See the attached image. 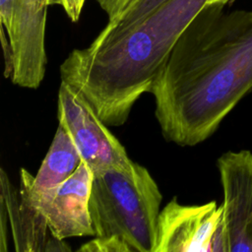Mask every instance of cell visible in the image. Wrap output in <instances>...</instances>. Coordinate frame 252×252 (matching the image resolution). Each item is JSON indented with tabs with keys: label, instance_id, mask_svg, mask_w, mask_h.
<instances>
[{
	"label": "cell",
	"instance_id": "1",
	"mask_svg": "<svg viewBox=\"0 0 252 252\" xmlns=\"http://www.w3.org/2000/svg\"><path fill=\"white\" fill-rule=\"evenodd\" d=\"M205 5L178 38L151 94L165 140H207L252 90V11Z\"/></svg>",
	"mask_w": 252,
	"mask_h": 252
},
{
	"label": "cell",
	"instance_id": "2",
	"mask_svg": "<svg viewBox=\"0 0 252 252\" xmlns=\"http://www.w3.org/2000/svg\"><path fill=\"white\" fill-rule=\"evenodd\" d=\"M207 2L166 0L125 29L105 27L89 46L69 53L60 65L61 81L80 92L106 125H123Z\"/></svg>",
	"mask_w": 252,
	"mask_h": 252
},
{
	"label": "cell",
	"instance_id": "3",
	"mask_svg": "<svg viewBox=\"0 0 252 252\" xmlns=\"http://www.w3.org/2000/svg\"><path fill=\"white\" fill-rule=\"evenodd\" d=\"M161 200L149 170L135 161L94 172L89 202L94 236L117 237L131 252H155Z\"/></svg>",
	"mask_w": 252,
	"mask_h": 252
},
{
	"label": "cell",
	"instance_id": "4",
	"mask_svg": "<svg viewBox=\"0 0 252 252\" xmlns=\"http://www.w3.org/2000/svg\"><path fill=\"white\" fill-rule=\"evenodd\" d=\"M55 0H0V20L13 50L11 81L26 89H37L45 75L47 9Z\"/></svg>",
	"mask_w": 252,
	"mask_h": 252
},
{
	"label": "cell",
	"instance_id": "5",
	"mask_svg": "<svg viewBox=\"0 0 252 252\" xmlns=\"http://www.w3.org/2000/svg\"><path fill=\"white\" fill-rule=\"evenodd\" d=\"M217 164L223 202L212 252H252V154L227 152Z\"/></svg>",
	"mask_w": 252,
	"mask_h": 252
},
{
	"label": "cell",
	"instance_id": "6",
	"mask_svg": "<svg viewBox=\"0 0 252 252\" xmlns=\"http://www.w3.org/2000/svg\"><path fill=\"white\" fill-rule=\"evenodd\" d=\"M57 116L94 173L109 167H127L133 161L90 102L63 81L58 90Z\"/></svg>",
	"mask_w": 252,
	"mask_h": 252
},
{
	"label": "cell",
	"instance_id": "7",
	"mask_svg": "<svg viewBox=\"0 0 252 252\" xmlns=\"http://www.w3.org/2000/svg\"><path fill=\"white\" fill-rule=\"evenodd\" d=\"M94 172L82 159L75 172L54 188L33 192L20 176V194L44 218L51 234L61 240L94 236L89 202Z\"/></svg>",
	"mask_w": 252,
	"mask_h": 252
},
{
	"label": "cell",
	"instance_id": "8",
	"mask_svg": "<svg viewBox=\"0 0 252 252\" xmlns=\"http://www.w3.org/2000/svg\"><path fill=\"white\" fill-rule=\"evenodd\" d=\"M221 215L215 201L182 205L173 197L159 213L155 252H212Z\"/></svg>",
	"mask_w": 252,
	"mask_h": 252
},
{
	"label": "cell",
	"instance_id": "9",
	"mask_svg": "<svg viewBox=\"0 0 252 252\" xmlns=\"http://www.w3.org/2000/svg\"><path fill=\"white\" fill-rule=\"evenodd\" d=\"M1 197L5 206L12 238L17 251H66L64 240L54 237L44 218L15 189L6 171L0 169Z\"/></svg>",
	"mask_w": 252,
	"mask_h": 252
},
{
	"label": "cell",
	"instance_id": "10",
	"mask_svg": "<svg viewBox=\"0 0 252 252\" xmlns=\"http://www.w3.org/2000/svg\"><path fill=\"white\" fill-rule=\"evenodd\" d=\"M81 161L82 158L74 141L67 130L58 124L49 150L36 175L32 176L22 167L20 176L26 179L32 191L42 192L65 181L75 172Z\"/></svg>",
	"mask_w": 252,
	"mask_h": 252
},
{
	"label": "cell",
	"instance_id": "11",
	"mask_svg": "<svg viewBox=\"0 0 252 252\" xmlns=\"http://www.w3.org/2000/svg\"><path fill=\"white\" fill-rule=\"evenodd\" d=\"M165 1L166 0H138L129 6L116 21L108 22L105 27L110 30L125 29L144 19Z\"/></svg>",
	"mask_w": 252,
	"mask_h": 252
},
{
	"label": "cell",
	"instance_id": "12",
	"mask_svg": "<svg viewBox=\"0 0 252 252\" xmlns=\"http://www.w3.org/2000/svg\"><path fill=\"white\" fill-rule=\"evenodd\" d=\"M78 251L82 252H131L130 248L117 237H97L83 244Z\"/></svg>",
	"mask_w": 252,
	"mask_h": 252
},
{
	"label": "cell",
	"instance_id": "13",
	"mask_svg": "<svg viewBox=\"0 0 252 252\" xmlns=\"http://www.w3.org/2000/svg\"><path fill=\"white\" fill-rule=\"evenodd\" d=\"M108 17V22L116 21L121 14L138 0H95Z\"/></svg>",
	"mask_w": 252,
	"mask_h": 252
},
{
	"label": "cell",
	"instance_id": "14",
	"mask_svg": "<svg viewBox=\"0 0 252 252\" xmlns=\"http://www.w3.org/2000/svg\"><path fill=\"white\" fill-rule=\"evenodd\" d=\"M1 44L4 54V62H5V69H4V77L6 79H11L14 72V57H13V50L11 44L9 42L6 31L4 27L1 25Z\"/></svg>",
	"mask_w": 252,
	"mask_h": 252
},
{
	"label": "cell",
	"instance_id": "15",
	"mask_svg": "<svg viewBox=\"0 0 252 252\" xmlns=\"http://www.w3.org/2000/svg\"><path fill=\"white\" fill-rule=\"evenodd\" d=\"M86 0H55V5H60L71 22L80 20Z\"/></svg>",
	"mask_w": 252,
	"mask_h": 252
},
{
	"label": "cell",
	"instance_id": "16",
	"mask_svg": "<svg viewBox=\"0 0 252 252\" xmlns=\"http://www.w3.org/2000/svg\"><path fill=\"white\" fill-rule=\"evenodd\" d=\"M231 0H208L207 5H226Z\"/></svg>",
	"mask_w": 252,
	"mask_h": 252
}]
</instances>
